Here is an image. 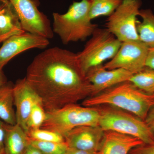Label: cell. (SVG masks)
<instances>
[{"mask_svg": "<svg viewBox=\"0 0 154 154\" xmlns=\"http://www.w3.org/2000/svg\"><path fill=\"white\" fill-rule=\"evenodd\" d=\"M25 78L46 112L75 104L93 94L77 54L60 47L36 55L27 68Z\"/></svg>", "mask_w": 154, "mask_h": 154, "instance_id": "cell-1", "label": "cell"}, {"mask_svg": "<svg viewBox=\"0 0 154 154\" xmlns=\"http://www.w3.org/2000/svg\"><path fill=\"white\" fill-rule=\"evenodd\" d=\"M104 104L126 110L144 121L154 107V94L146 93L130 82L118 84L105 90L102 94L85 99L83 106L94 107Z\"/></svg>", "mask_w": 154, "mask_h": 154, "instance_id": "cell-2", "label": "cell"}, {"mask_svg": "<svg viewBox=\"0 0 154 154\" xmlns=\"http://www.w3.org/2000/svg\"><path fill=\"white\" fill-rule=\"evenodd\" d=\"M91 0L74 2L65 14H53V31L58 35L64 45L85 41L98 28L91 22Z\"/></svg>", "mask_w": 154, "mask_h": 154, "instance_id": "cell-3", "label": "cell"}, {"mask_svg": "<svg viewBox=\"0 0 154 154\" xmlns=\"http://www.w3.org/2000/svg\"><path fill=\"white\" fill-rule=\"evenodd\" d=\"M100 113L94 107L70 104L46 112V118L40 128L64 137L70 131L80 126H99Z\"/></svg>", "mask_w": 154, "mask_h": 154, "instance_id": "cell-4", "label": "cell"}, {"mask_svg": "<svg viewBox=\"0 0 154 154\" xmlns=\"http://www.w3.org/2000/svg\"><path fill=\"white\" fill-rule=\"evenodd\" d=\"M99 110V126L104 130L112 131L132 136L144 143L154 142L153 135L145 122L122 110L105 108Z\"/></svg>", "mask_w": 154, "mask_h": 154, "instance_id": "cell-5", "label": "cell"}, {"mask_svg": "<svg viewBox=\"0 0 154 154\" xmlns=\"http://www.w3.org/2000/svg\"><path fill=\"white\" fill-rule=\"evenodd\" d=\"M122 42L106 28H96L84 49L77 53L84 72L112 59Z\"/></svg>", "mask_w": 154, "mask_h": 154, "instance_id": "cell-6", "label": "cell"}, {"mask_svg": "<svg viewBox=\"0 0 154 154\" xmlns=\"http://www.w3.org/2000/svg\"><path fill=\"white\" fill-rule=\"evenodd\" d=\"M141 5V0H123L107 18L106 29L121 42L139 40L137 24Z\"/></svg>", "mask_w": 154, "mask_h": 154, "instance_id": "cell-7", "label": "cell"}, {"mask_svg": "<svg viewBox=\"0 0 154 154\" xmlns=\"http://www.w3.org/2000/svg\"><path fill=\"white\" fill-rule=\"evenodd\" d=\"M149 50L140 40L123 42L115 56L104 66L109 70L124 69L134 74L145 67Z\"/></svg>", "mask_w": 154, "mask_h": 154, "instance_id": "cell-8", "label": "cell"}, {"mask_svg": "<svg viewBox=\"0 0 154 154\" xmlns=\"http://www.w3.org/2000/svg\"><path fill=\"white\" fill-rule=\"evenodd\" d=\"M14 7L26 32L52 38L54 32L47 16L40 12L34 0H9Z\"/></svg>", "mask_w": 154, "mask_h": 154, "instance_id": "cell-9", "label": "cell"}, {"mask_svg": "<svg viewBox=\"0 0 154 154\" xmlns=\"http://www.w3.org/2000/svg\"><path fill=\"white\" fill-rule=\"evenodd\" d=\"M49 44L48 38L29 32L10 37L0 48V69L19 54L31 48L44 49Z\"/></svg>", "mask_w": 154, "mask_h": 154, "instance_id": "cell-10", "label": "cell"}, {"mask_svg": "<svg viewBox=\"0 0 154 154\" xmlns=\"http://www.w3.org/2000/svg\"><path fill=\"white\" fill-rule=\"evenodd\" d=\"M105 131L99 126H80L70 131L64 137L69 147L98 152Z\"/></svg>", "mask_w": 154, "mask_h": 154, "instance_id": "cell-11", "label": "cell"}, {"mask_svg": "<svg viewBox=\"0 0 154 154\" xmlns=\"http://www.w3.org/2000/svg\"><path fill=\"white\" fill-rule=\"evenodd\" d=\"M14 104L17 124L27 132V124L33 105L41 101L25 78L18 80L14 85Z\"/></svg>", "mask_w": 154, "mask_h": 154, "instance_id": "cell-12", "label": "cell"}, {"mask_svg": "<svg viewBox=\"0 0 154 154\" xmlns=\"http://www.w3.org/2000/svg\"><path fill=\"white\" fill-rule=\"evenodd\" d=\"M86 75L93 87V94H96L128 82L133 74L122 69H107L102 64L91 68L86 72Z\"/></svg>", "mask_w": 154, "mask_h": 154, "instance_id": "cell-13", "label": "cell"}, {"mask_svg": "<svg viewBox=\"0 0 154 154\" xmlns=\"http://www.w3.org/2000/svg\"><path fill=\"white\" fill-rule=\"evenodd\" d=\"M140 139L132 136L112 131H105L99 154H129L132 149L143 144Z\"/></svg>", "mask_w": 154, "mask_h": 154, "instance_id": "cell-14", "label": "cell"}, {"mask_svg": "<svg viewBox=\"0 0 154 154\" xmlns=\"http://www.w3.org/2000/svg\"><path fill=\"white\" fill-rule=\"evenodd\" d=\"M25 32L16 10L9 2L0 11V44Z\"/></svg>", "mask_w": 154, "mask_h": 154, "instance_id": "cell-15", "label": "cell"}, {"mask_svg": "<svg viewBox=\"0 0 154 154\" xmlns=\"http://www.w3.org/2000/svg\"><path fill=\"white\" fill-rule=\"evenodd\" d=\"M4 154H24L30 144L27 133L19 125L5 123Z\"/></svg>", "mask_w": 154, "mask_h": 154, "instance_id": "cell-16", "label": "cell"}, {"mask_svg": "<svg viewBox=\"0 0 154 154\" xmlns=\"http://www.w3.org/2000/svg\"><path fill=\"white\" fill-rule=\"evenodd\" d=\"M14 105V85L7 83L0 87V119L6 124H17Z\"/></svg>", "mask_w": 154, "mask_h": 154, "instance_id": "cell-17", "label": "cell"}, {"mask_svg": "<svg viewBox=\"0 0 154 154\" xmlns=\"http://www.w3.org/2000/svg\"><path fill=\"white\" fill-rule=\"evenodd\" d=\"M139 16L141 22L138 21L137 29L140 41L149 48L154 47V14L151 9L140 10Z\"/></svg>", "mask_w": 154, "mask_h": 154, "instance_id": "cell-18", "label": "cell"}, {"mask_svg": "<svg viewBox=\"0 0 154 154\" xmlns=\"http://www.w3.org/2000/svg\"><path fill=\"white\" fill-rule=\"evenodd\" d=\"M123 0H91L90 16L93 19L102 17H109L120 6Z\"/></svg>", "mask_w": 154, "mask_h": 154, "instance_id": "cell-19", "label": "cell"}, {"mask_svg": "<svg viewBox=\"0 0 154 154\" xmlns=\"http://www.w3.org/2000/svg\"><path fill=\"white\" fill-rule=\"evenodd\" d=\"M128 82L144 92L154 94V69H153L146 66L140 71L133 75Z\"/></svg>", "mask_w": 154, "mask_h": 154, "instance_id": "cell-20", "label": "cell"}, {"mask_svg": "<svg viewBox=\"0 0 154 154\" xmlns=\"http://www.w3.org/2000/svg\"><path fill=\"white\" fill-rule=\"evenodd\" d=\"M30 140L50 142H66L63 136L57 133L41 128L30 130L27 133Z\"/></svg>", "mask_w": 154, "mask_h": 154, "instance_id": "cell-21", "label": "cell"}, {"mask_svg": "<svg viewBox=\"0 0 154 154\" xmlns=\"http://www.w3.org/2000/svg\"><path fill=\"white\" fill-rule=\"evenodd\" d=\"M46 118V111L41 101L33 105L27 124V133L30 130L40 128Z\"/></svg>", "mask_w": 154, "mask_h": 154, "instance_id": "cell-22", "label": "cell"}, {"mask_svg": "<svg viewBox=\"0 0 154 154\" xmlns=\"http://www.w3.org/2000/svg\"><path fill=\"white\" fill-rule=\"evenodd\" d=\"M30 142L31 145L38 149L43 154H65L69 148L66 142H41L30 140Z\"/></svg>", "mask_w": 154, "mask_h": 154, "instance_id": "cell-23", "label": "cell"}, {"mask_svg": "<svg viewBox=\"0 0 154 154\" xmlns=\"http://www.w3.org/2000/svg\"><path fill=\"white\" fill-rule=\"evenodd\" d=\"M129 154H154V142L138 146L132 149Z\"/></svg>", "mask_w": 154, "mask_h": 154, "instance_id": "cell-24", "label": "cell"}, {"mask_svg": "<svg viewBox=\"0 0 154 154\" xmlns=\"http://www.w3.org/2000/svg\"><path fill=\"white\" fill-rule=\"evenodd\" d=\"M144 121L150 129L154 137V107H152L149 111Z\"/></svg>", "mask_w": 154, "mask_h": 154, "instance_id": "cell-25", "label": "cell"}, {"mask_svg": "<svg viewBox=\"0 0 154 154\" xmlns=\"http://www.w3.org/2000/svg\"><path fill=\"white\" fill-rule=\"evenodd\" d=\"M5 123L0 119V154H4L5 139Z\"/></svg>", "mask_w": 154, "mask_h": 154, "instance_id": "cell-26", "label": "cell"}, {"mask_svg": "<svg viewBox=\"0 0 154 154\" xmlns=\"http://www.w3.org/2000/svg\"><path fill=\"white\" fill-rule=\"evenodd\" d=\"M146 66L154 69V47L149 48Z\"/></svg>", "mask_w": 154, "mask_h": 154, "instance_id": "cell-27", "label": "cell"}, {"mask_svg": "<svg viewBox=\"0 0 154 154\" xmlns=\"http://www.w3.org/2000/svg\"><path fill=\"white\" fill-rule=\"evenodd\" d=\"M65 154H99V153L87 151L69 147V148Z\"/></svg>", "mask_w": 154, "mask_h": 154, "instance_id": "cell-28", "label": "cell"}, {"mask_svg": "<svg viewBox=\"0 0 154 154\" xmlns=\"http://www.w3.org/2000/svg\"><path fill=\"white\" fill-rule=\"evenodd\" d=\"M24 154H43L38 149L30 144Z\"/></svg>", "mask_w": 154, "mask_h": 154, "instance_id": "cell-29", "label": "cell"}, {"mask_svg": "<svg viewBox=\"0 0 154 154\" xmlns=\"http://www.w3.org/2000/svg\"><path fill=\"white\" fill-rule=\"evenodd\" d=\"M7 83V79L2 71V70L0 69V87H2Z\"/></svg>", "mask_w": 154, "mask_h": 154, "instance_id": "cell-30", "label": "cell"}, {"mask_svg": "<svg viewBox=\"0 0 154 154\" xmlns=\"http://www.w3.org/2000/svg\"><path fill=\"white\" fill-rule=\"evenodd\" d=\"M9 2V0H0V11Z\"/></svg>", "mask_w": 154, "mask_h": 154, "instance_id": "cell-31", "label": "cell"}]
</instances>
